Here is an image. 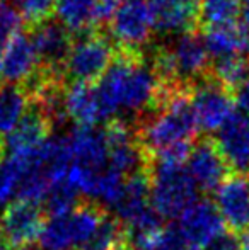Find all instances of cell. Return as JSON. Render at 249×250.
<instances>
[{"label":"cell","instance_id":"cell-1","mask_svg":"<svg viewBox=\"0 0 249 250\" xmlns=\"http://www.w3.org/2000/svg\"><path fill=\"white\" fill-rule=\"evenodd\" d=\"M181 87H166L154 72L145 51L116 48L113 65L97 82L99 97L110 121L120 111L128 114H150Z\"/></svg>","mask_w":249,"mask_h":250},{"label":"cell","instance_id":"cell-2","mask_svg":"<svg viewBox=\"0 0 249 250\" xmlns=\"http://www.w3.org/2000/svg\"><path fill=\"white\" fill-rule=\"evenodd\" d=\"M195 112L191 107V89L181 87L171 92L157 111L147 114L140 128L135 129L145 157L154 158L174 150H189L198 133Z\"/></svg>","mask_w":249,"mask_h":250},{"label":"cell","instance_id":"cell-3","mask_svg":"<svg viewBox=\"0 0 249 250\" xmlns=\"http://www.w3.org/2000/svg\"><path fill=\"white\" fill-rule=\"evenodd\" d=\"M150 204L162 220L180 218L198 201V188L189 175L186 162L156 158L149 168Z\"/></svg>","mask_w":249,"mask_h":250},{"label":"cell","instance_id":"cell-4","mask_svg":"<svg viewBox=\"0 0 249 250\" xmlns=\"http://www.w3.org/2000/svg\"><path fill=\"white\" fill-rule=\"evenodd\" d=\"M106 216L104 208L94 201L80 203L68 213L46 220L40 242L46 250H77L92 237Z\"/></svg>","mask_w":249,"mask_h":250},{"label":"cell","instance_id":"cell-5","mask_svg":"<svg viewBox=\"0 0 249 250\" xmlns=\"http://www.w3.org/2000/svg\"><path fill=\"white\" fill-rule=\"evenodd\" d=\"M116 56V46L104 31H91L72 44L63 73L72 82L97 83Z\"/></svg>","mask_w":249,"mask_h":250},{"label":"cell","instance_id":"cell-6","mask_svg":"<svg viewBox=\"0 0 249 250\" xmlns=\"http://www.w3.org/2000/svg\"><path fill=\"white\" fill-rule=\"evenodd\" d=\"M191 107L198 128L206 133L219 131L234 114V94L212 75H205L191 87Z\"/></svg>","mask_w":249,"mask_h":250},{"label":"cell","instance_id":"cell-7","mask_svg":"<svg viewBox=\"0 0 249 250\" xmlns=\"http://www.w3.org/2000/svg\"><path fill=\"white\" fill-rule=\"evenodd\" d=\"M108 26L116 48L142 51L156 29L149 0H123Z\"/></svg>","mask_w":249,"mask_h":250},{"label":"cell","instance_id":"cell-8","mask_svg":"<svg viewBox=\"0 0 249 250\" xmlns=\"http://www.w3.org/2000/svg\"><path fill=\"white\" fill-rule=\"evenodd\" d=\"M46 225L41 204L27 201H14L7 204L2 213L0 228L9 250H29L31 245L41 238Z\"/></svg>","mask_w":249,"mask_h":250},{"label":"cell","instance_id":"cell-9","mask_svg":"<svg viewBox=\"0 0 249 250\" xmlns=\"http://www.w3.org/2000/svg\"><path fill=\"white\" fill-rule=\"evenodd\" d=\"M31 40L36 48L41 68L62 79V75H65V62L73 44L72 34L58 21L50 19L31 27Z\"/></svg>","mask_w":249,"mask_h":250},{"label":"cell","instance_id":"cell-10","mask_svg":"<svg viewBox=\"0 0 249 250\" xmlns=\"http://www.w3.org/2000/svg\"><path fill=\"white\" fill-rule=\"evenodd\" d=\"M186 168L196 188L205 192L217 191L227 181L230 170L212 138H202L193 145L186 158Z\"/></svg>","mask_w":249,"mask_h":250},{"label":"cell","instance_id":"cell-11","mask_svg":"<svg viewBox=\"0 0 249 250\" xmlns=\"http://www.w3.org/2000/svg\"><path fill=\"white\" fill-rule=\"evenodd\" d=\"M178 231L183 240L191 247H203L224 233V220L217 209L215 203L198 199L188 208L178 220Z\"/></svg>","mask_w":249,"mask_h":250},{"label":"cell","instance_id":"cell-12","mask_svg":"<svg viewBox=\"0 0 249 250\" xmlns=\"http://www.w3.org/2000/svg\"><path fill=\"white\" fill-rule=\"evenodd\" d=\"M62 105L65 116L77 126L96 128L99 123H110L97 83L70 82L62 92Z\"/></svg>","mask_w":249,"mask_h":250},{"label":"cell","instance_id":"cell-13","mask_svg":"<svg viewBox=\"0 0 249 250\" xmlns=\"http://www.w3.org/2000/svg\"><path fill=\"white\" fill-rule=\"evenodd\" d=\"M215 206L232 231L249 230V175L234 174L215 191Z\"/></svg>","mask_w":249,"mask_h":250},{"label":"cell","instance_id":"cell-14","mask_svg":"<svg viewBox=\"0 0 249 250\" xmlns=\"http://www.w3.org/2000/svg\"><path fill=\"white\" fill-rule=\"evenodd\" d=\"M3 80L12 85L26 87L31 83L41 70L36 48L31 40V34L17 33L7 43L3 50Z\"/></svg>","mask_w":249,"mask_h":250},{"label":"cell","instance_id":"cell-15","mask_svg":"<svg viewBox=\"0 0 249 250\" xmlns=\"http://www.w3.org/2000/svg\"><path fill=\"white\" fill-rule=\"evenodd\" d=\"M53 129V121L50 119L45 107L33 102L19 125L12 133L5 136V155L7 153H31L40 150L48 140Z\"/></svg>","mask_w":249,"mask_h":250},{"label":"cell","instance_id":"cell-16","mask_svg":"<svg viewBox=\"0 0 249 250\" xmlns=\"http://www.w3.org/2000/svg\"><path fill=\"white\" fill-rule=\"evenodd\" d=\"M160 34H191L200 29V0H149Z\"/></svg>","mask_w":249,"mask_h":250},{"label":"cell","instance_id":"cell-17","mask_svg":"<svg viewBox=\"0 0 249 250\" xmlns=\"http://www.w3.org/2000/svg\"><path fill=\"white\" fill-rule=\"evenodd\" d=\"M217 146L230 170L249 175V118L236 114L217 131Z\"/></svg>","mask_w":249,"mask_h":250},{"label":"cell","instance_id":"cell-18","mask_svg":"<svg viewBox=\"0 0 249 250\" xmlns=\"http://www.w3.org/2000/svg\"><path fill=\"white\" fill-rule=\"evenodd\" d=\"M202 33L212 60L227 56H249V31L239 21L226 26L210 27Z\"/></svg>","mask_w":249,"mask_h":250},{"label":"cell","instance_id":"cell-19","mask_svg":"<svg viewBox=\"0 0 249 250\" xmlns=\"http://www.w3.org/2000/svg\"><path fill=\"white\" fill-rule=\"evenodd\" d=\"M57 21L70 34L82 36L96 29V0H57Z\"/></svg>","mask_w":249,"mask_h":250},{"label":"cell","instance_id":"cell-20","mask_svg":"<svg viewBox=\"0 0 249 250\" xmlns=\"http://www.w3.org/2000/svg\"><path fill=\"white\" fill-rule=\"evenodd\" d=\"M33 99L23 85L0 87V138H5L14 131L21 119L29 111Z\"/></svg>","mask_w":249,"mask_h":250},{"label":"cell","instance_id":"cell-21","mask_svg":"<svg viewBox=\"0 0 249 250\" xmlns=\"http://www.w3.org/2000/svg\"><path fill=\"white\" fill-rule=\"evenodd\" d=\"M243 12V0H200V29L237 22Z\"/></svg>","mask_w":249,"mask_h":250},{"label":"cell","instance_id":"cell-22","mask_svg":"<svg viewBox=\"0 0 249 250\" xmlns=\"http://www.w3.org/2000/svg\"><path fill=\"white\" fill-rule=\"evenodd\" d=\"M210 75L234 94L237 87L249 79V56H227L212 60Z\"/></svg>","mask_w":249,"mask_h":250},{"label":"cell","instance_id":"cell-23","mask_svg":"<svg viewBox=\"0 0 249 250\" xmlns=\"http://www.w3.org/2000/svg\"><path fill=\"white\" fill-rule=\"evenodd\" d=\"M80 192L77 191L75 186L70 182V179H63V181L57 182L53 188L50 189L46 199L43 201L45 208H46V213L50 214V218L53 216H60L65 214L68 211H72L75 206H79V198Z\"/></svg>","mask_w":249,"mask_h":250},{"label":"cell","instance_id":"cell-24","mask_svg":"<svg viewBox=\"0 0 249 250\" xmlns=\"http://www.w3.org/2000/svg\"><path fill=\"white\" fill-rule=\"evenodd\" d=\"M21 17L29 27L50 21L57 7V0H14Z\"/></svg>","mask_w":249,"mask_h":250},{"label":"cell","instance_id":"cell-25","mask_svg":"<svg viewBox=\"0 0 249 250\" xmlns=\"http://www.w3.org/2000/svg\"><path fill=\"white\" fill-rule=\"evenodd\" d=\"M123 0H96V29L103 31L101 27L111 22L116 14L118 7Z\"/></svg>","mask_w":249,"mask_h":250},{"label":"cell","instance_id":"cell-26","mask_svg":"<svg viewBox=\"0 0 249 250\" xmlns=\"http://www.w3.org/2000/svg\"><path fill=\"white\" fill-rule=\"evenodd\" d=\"M205 250H241V240L232 231H224L215 240H212Z\"/></svg>","mask_w":249,"mask_h":250},{"label":"cell","instance_id":"cell-27","mask_svg":"<svg viewBox=\"0 0 249 250\" xmlns=\"http://www.w3.org/2000/svg\"><path fill=\"white\" fill-rule=\"evenodd\" d=\"M234 101H236L237 112L249 118V79L244 83H241L234 92Z\"/></svg>","mask_w":249,"mask_h":250},{"label":"cell","instance_id":"cell-28","mask_svg":"<svg viewBox=\"0 0 249 250\" xmlns=\"http://www.w3.org/2000/svg\"><path fill=\"white\" fill-rule=\"evenodd\" d=\"M243 24L246 26V29L249 31V0H243Z\"/></svg>","mask_w":249,"mask_h":250},{"label":"cell","instance_id":"cell-29","mask_svg":"<svg viewBox=\"0 0 249 250\" xmlns=\"http://www.w3.org/2000/svg\"><path fill=\"white\" fill-rule=\"evenodd\" d=\"M241 250H249V230L246 233H243V238H241Z\"/></svg>","mask_w":249,"mask_h":250},{"label":"cell","instance_id":"cell-30","mask_svg":"<svg viewBox=\"0 0 249 250\" xmlns=\"http://www.w3.org/2000/svg\"><path fill=\"white\" fill-rule=\"evenodd\" d=\"M2 58H3V51L0 50V82L3 80V65H2Z\"/></svg>","mask_w":249,"mask_h":250},{"label":"cell","instance_id":"cell-31","mask_svg":"<svg viewBox=\"0 0 249 250\" xmlns=\"http://www.w3.org/2000/svg\"><path fill=\"white\" fill-rule=\"evenodd\" d=\"M7 245H5V240H3V235H2V228H0V250H5Z\"/></svg>","mask_w":249,"mask_h":250},{"label":"cell","instance_id":"cell-32","mask_svg":"<svg viewBox=\"0 0 249 250\" xmlns=\"http://www.w3.org/2000/svg\"><path fill=\"white\" fill-rule=\"evenodd\" d=\"M181 250H200V249H196V247H191V245H186V247H183Z\"/></svg>","mask_w":249,"mask_h":250},{"label":"cell","instance_id":"cell-33","mask_svg":"<svg viewBox=\"0 0 249 250\" xmlns=\"http://www.w3.org/2000/svg\"><path fill=\"white\" fill-rule=\"evenodd\" d=\"M2 2H7V0H0V3H2Z\"/></svg>","mask_w":249,"mask_h":250},{"label":"cell","instance_id":"cell-34","mask_svg":"<svg viewBox=\"0 0 249 250\" xmlns=\"http://www.w3.org/2000/svg\"><path fill=\"white\" fill-rule=\"evenodd\" d=\"M126 250H132V249H126Z\"/></svg>","mask_w":249,"mask_h":250},{"label":"cell","instance_id":"cell-35","mask_svg":"<svg viewBox=\"0 0 249 250\" xmlns=\"http://www.w3.org/2000/svg\"><path fill=\"white\" fill-rule=\"evenodd\" d=\"M5 250H9V249H5Z\"/></svg>","mask_w":249,"mask_h":250}]
</instances>
